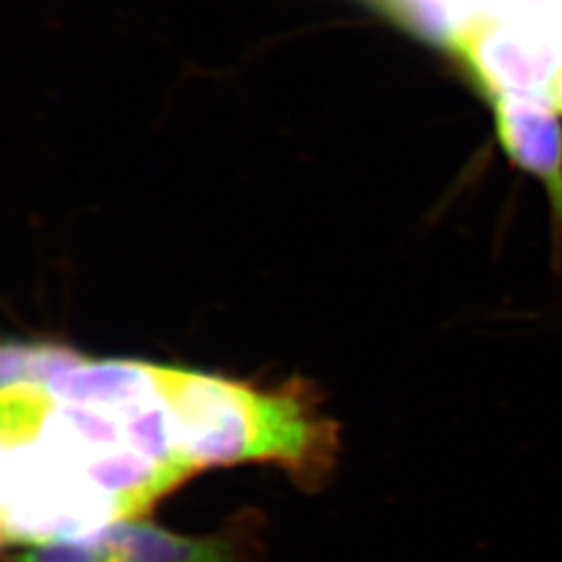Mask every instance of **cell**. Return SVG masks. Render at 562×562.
I'll list each match as a JSON object with an SVG mask.
<instances>
[{"label": "cell", "mask_w": 562, "mask_h": 562, "mask_svg": "<svg viewBox=\"0 0 562 562\" xmlns=\"http://www.w3.org/2000/svg\"><path fill=\"white\" fill-rule=\"evenodd\" d=\"M86 361L78 350L55 341H0V390L46 387L59 373Z\"/></svg>", "instance_id": "obj_5"}, {"label": "cell", "mask_w": 562, "mask_h": 562, "mask_svg": "<svg viewBox=\"0 0 562 562\" xmlns=\"http://www.w3.org/2000/svg\"><path fill=\"white\" fill-rule=\"evenodd\" d=\"M13 562H121L113 546L99 531L80 540L34 543L18 552Z\"/></svg>", "instance_id": "obj_6"}, {"label": "cell", "mask_w": 562, "mask_h": 562, "mask_svg": "<svg viewBox=\"0 0 562 562\" xmlns=\"http://www.w3.org/2000/svg\"><path fill=\"white\" fill-rule=\"evenodd\" d=\"M46 392L65 404L136 415L162 401L161 367L136 361H88L63 371Z\"/></svg>", "instance_id": "obj_3"}, {"label": "cell", "mask_w": 562, "mask_h": 562, "mask_svg": "<svg viewBox=\"0 0 562 562\" xmlns=\"http://www.w3.org/2000/svg\"><path fill=\"white\" fill-rule=\"evenodd\" d=\"M11 450V485L0 529L7 542L80 540L121 521L115 503L80 467L34 446Z\"/></svg>", "instance_id": "obj_2"}, {"label": "cell", "mask_w": 562, "mask_h": 562, "mask_svg": "<svg viewBox=\"0 0 562 562\" xmlns=\"http://www.w3.org/2000/svg\"><path fill=\"white\" fill-rule=\"evenodd\" d=\"M4 542H7V540H4V533H2V529H0V546Z\"/></svg>", "instance_id": "obj_9"}, {"label": "cell", "mask_w": 562, "mask_h": 562, "mask_svg": "<svg viewBox=\"0 0 562 562\" xmlns=\"http://www.w3.org/2000/svg\"><path fill=\"white\" fill-rule=\"evenodd\" d=\"M161 396L176 452L196 471L267 462L304 492H319L340 461V425L306 380L261 387L161 367Z\"/></svg>", "instance_id": "obj_1"}, {"label": "cell", "mask_w": 562, "mask_h": 562, "mask_svg": "<svg viewBox=\"0 0 562 562\" xmlns=\"http://www.w3.org/2000/svg\"><path fill=\"white\" fill-rule=\"evenodd\" d=\"M552 104H554L557 113L562 115V81L554 88V92H552Z\"/></svg>", "instance_id": "obj_8"}, {"label": "cell", "mask_w": 562, "mask_h": 562, "mask_svg": "<svg viewBox=\"0 0 562 562\" xmlns=\"http://www.w3.org/2000/svg\"><path fill=\"white\" fill-rule=\"evenodd\" d=\"M121 562H259L252 531L183 538L157 525L130 519L102 529Z\"/></svg>", "instance_id": "obj_4"}, {"label": "cell", "mask_w": 562, "mask_h": 562, "mask_svg": "<svg viewBox=\"0 0 562 562\" xmlns=\"http://www.w3.org/2000/svg\"><path fill=\"white\" fill-rule=\"evenodd\" d=\"M9 485H11V450L0 446V515L9 498Z\"/></svg>", "instance_id": "obj_7"}]
</instances>
